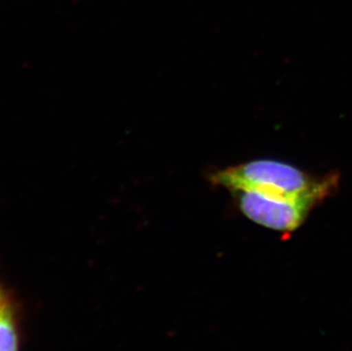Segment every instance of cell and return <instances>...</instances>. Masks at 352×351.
I'll use <instances>...</instances> for the list:
<instances>
[{
    "label": "cell",
    "instance_id": "cell-1",
    "mask_svg": "<svg viewBox=\"0 0 352 351\" xmlns=\"http://www.w3.org/2000/svg\"><path fill=\"white\" fill-rule=\"evenodd\" d=\"M210 180L230 193L251 191L276 199L301 200L318 204L334 192L336 176L318 178L289 163L256 160L211 173Z\"/></svg>",
    "mask_w": 352,
    "mask_h": 351
},
{
    "label": "cell",
    "instance_id": "cell-2",
    "mask_svg": "<svg viewBox=\"0 0 352 351\" xmlns=\"http://www.w3.org/2000/svg\"><path fill=\"white\" fill-rule=\"evenodd\" d=\"M246 218L276 232L291 233L302 225L317 203L301 200L276 199L251 191L232 192Z\"/></svg>",
    "mask_w": 352,
    "mask_h": 351
},
{
    "label": "cell",
    "instance_id": "cell-3",
    "mask_svg": "<svg viewBox=\"0 0 352 351\" xmlns=\"http://www.w3.org/2000/svg\"><path fill=\"white\" fill-rule=\"evenodd\" d=\"M0 351H19L16 321L7 301L0 309Z\"/></svg>",
    "mask_w": 352,
    "mask_h": 351
},
{
    "label": "cell",
    "instance_id": "cell-4",
    "mask_svg": "<svg viewBox=\"0 0 352 351\" xmlns=\"http://www.w3.org/2000/svg\"><path fill=\"white\" fill-rule=\"evenodd\" d=\"M5 302H6V300L3 298V295H1V293H0V309H1V307H3Z\"/></svg>",
    "mask_w": 352,
    "mask_h": 351
}]
</instances>
